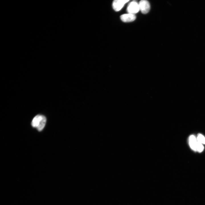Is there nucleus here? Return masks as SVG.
<instances>
[{
    "instance_id": "obj_5",
    "label": "nucleus",
    "mask_w": 205,
    "mask_h": 205,
    "mask_svg": "<svg viewBox=\"0 0 205 205\" xmlns=\"http://www.w3.org/2000/svg\"><path fill=\"white\" fill-rule=\"evenodd\" d=\"M136 17L134 14L128 13L124 14L120 16L121 20L124 22H131L134 21Z\"/></svg>"
},
{
    "instance_id": "obj_6",
    "label": "nucleus",
    "mask_w": 205,
    "mask_h": 205,
    "mask_svg": "<svg viewBox=\"0 0 205 205\" xmlns=\"http://www.w3.org/2000/svg\"><path fill=\"white\" fill-rule=\"evenodd\" d=\"M197 140L195 136L192 135L190 136L189 138V144L190 148L194 151H196V145Z\"/></svg>"
},
{
    "instance_id": "obj_7",
    "label": "nucleus",
    "mask_w": 205,
    "mask_h": 205,
    "mask_svg": "<svg viewBox=\"0 0 205 205\" xmlns=\"http://www.w3.org/2000/svg\"><path fill=\"white\" fill-rule=\"evenodd\" d=\"M197 140V141L202 144H205V138L201 134H198Z\"/></svg>"
},
{
    "instance_id": "obj_8",
    "label": "nucleus",
    "mask_w": 205,
    "mask_h": 205,
    "mask_svg": "<svg viewBox=\"0 0 205 205\" xmlns=\"http://www.w3.org/2000/svg\"><path fill=\"white\" fill-rule=\"evenodd\" d=\"M196 148V151L199 152H201L203 150L204 147L202 144L197 141Z\"/></svg>"
},
{
    "instance_id": "obj_2",
    "label": "nucleus",
    "mask_w": 205,
    "mask_h": 205,
    "mask_svg": "<svg viewBox=\"0 0 205 205\" xmlns=\"http://www.w3.org/2000/svg\"><path fill=\"white\" fill-rule=\"evenodd\" d=\"M127 10L128 13L135 14L140 10L139 3L135 1L131 2L128 4Z\"/></svg>"
},
{
    "instance_id": "obj_4",
    "label": "nucleus",
    "mask_w": 205,
    "mask_h": 205,
    "mask_svg": "<svg viewBox=\"0 0 205 205\" xmlns=\"http://www.w3.org/2000/svg\"><path fill=\"white\" fill-rule=\"evenodd\" d=\"M129 1V0H115L112 3V7L113 9L117 11L120 10L125 4Z\"/></svg>"
},
{
    "instance_id": "obj_1",
    "label": "nucleus",
    "mask_w": 205,
    "mask_h": 205,
    "mask_svg": "<svg viewBox=\"0 0 205 205\" xmlns=\"http://www.w3.org/2000/svg\"><path fill=\"white\" fill-rule=\"evenodd\" d=\"M46 121V117L44 115L38 114L35 116L32 120V126L36 128L39 131H42L44 128Z\"/></svg>"
},
{
    "instance_id": "obj_3",
    "label": "nucleus",
    "mask_w": 205,
    "mask_h": 205,
    "mask_svg": "<svg viewBox=\"0 0 205 205\" xmlns=\"http://www.w3.org/2000/svg\"><path fill=\"white\" fill-rule=\"evenodd\" d=\"M138 3L140 10L142 13L146 14L149 12L150 9V5L147 1L142 0L140 1Z\"/></svg>"
}]
</instances>
